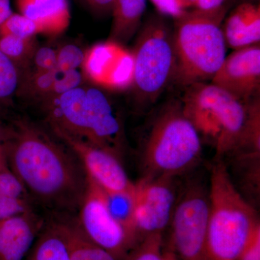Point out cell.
I'll list each match as a JSON object with an SVG mask.
<instances>
[{
  "instance_id": "cell-1",
  "label": "cell",
  "mask_w": 260,
  "mask_h": 260,
  "mask_svg": "<svg viewBox=\"0 0 260 260\" xmlns=\"http://www.w3.org/2000/svg\"><path fill=\"white\" fill-rule=\"evenodd\" d=\"M26 118L8 126V167L32 206L49 217L75 216L88 186L78 155L64 141Z\"/></svg>"
},
{
  "instance_id": "cell-2",
  "label": "cell",
  "mask_w": 260,
  "mask_h": 260,
  "mask_svg": "<svg viewBox=\"0 0 260 260\" xmlns=\"http://www.w3.org/2000/svg\"><path fill=\"white\" fill-rule=\"evenodd\" d=\"M46 122L57 137L115 153L125 141L124 124L99 87L83 85L42 104Z\"/></svg>"
},
{
  "instance_id": "cell-3",
  "label": "cell",
  "mask_w": 260,
  "mask_h": 260,
  "mask_svg": "<svg viewBox=\"0 0 260 260\" xmlns=\"http://www.w3.org/2000/svg\"><path fill=\"white\" fill-rule=\"evenodd\" d=\"M228 12L227 4L213 10H186L174 19L175 70L172 83L186 89L211 80L226 56L222 25Z\"/></svg>"
},
{
  "instance_id": "cell-4",
  "label": "cell",
  "mask_w": 260,
  "mask_h": 260,
  "mask_svg": "<svg viewBox=\"0 0 260 260\" xmlns=\"http://www.w3.org/2000/svg\"><path fill=\"white\" fill-rule=\"evenodd\" d=\"M208 196L204 260H238L260 223L256 210L234 186L221 159L212 167Z\"/></svg>"
},
{
  "instance_id": "cell-5",
  "label": "cell",
  "mask_w": 260,
  "mask_h": 260,
  "mask_svg": "<svg viewBox=\"0 0 260 260\" xmlns=\"http://www.w3.org/2000/svg\"><path fill=\"white\" fill-rule=\"evenodd\" d=\"M202 152L201 138L181 103H170L155 118L145 140L144 176L174 179L198 165Z\"/></svg>"
},
{
  "instance_id": "cell-6",
  "label": "cell",
  "mask_w": 260,
  "mask_h": 260,
  "mask_svg": "<svg viewBox=\"0 0 260 260\" xmlns=\"http://www.w3.org/2000/svg\"><path fill=\"white\" fill-rule=\"evenodd\" d=\"M181 104L201 139L213 145L217 159L234 151L246 122V104L211 83L186 88Z\"/></svg>"
},
{
  "instance_id": "cell-7",
  "label": "cell",
  "mask_w": 260,
  "mask_h": 260,
  "mask_svg": "<svg viewBox=\"0 0 260 260\" xmlns=\"http://www.w3.org/2000/svg\"><path fill=\"white\" fill-rule=\"evenodd\" d=\"M132 54L130 88L138 107H148L172 83L175 70L172 31L164 19H149L138 34Z\"/></svg>"
},
{
  "instance_id": "cell-8",
  "label": "cell",
  "mask_w": 260,
  "mask_h": 260,
  "mask_svg": "<svg viewBox=\"0 0 260 260\" xmlns=\"http://www.w3.org/2000/svg\"><path fill=\"white\" fill-rule=\"evenodd\" d=\"M209 213L208 191L193 183L177 201L171 220L168 249L178 260H204Z\"/></svg>"
},
{
  "instance_id": "cell-9",
  "label": "cell",
  "mask_w": 260,
  "mask_h": 260,
  "mask_svg": "<svg viewBox=\"0 0 260 260\" xmlns=\"http://www.w3.org/2000/svg\"><path fill=\"white\" fill-rule=\"evenodd\" d=\"M83 234L94 244L124 260L138 244L134 238L118 223L108 210L104 192L88 177V186L75 215Z\"/></svg>"
},
{
  "instance_id": "cell-10",
  "label": "cell",
  "mask_w": 260,
  "mask_h": 260,
  "mask_svg": "<svg viewBox=\"0 0 260 260\" xmlns=\"http://www.w3.org/2000/svg\"><path fill=\"white\" fill-rule=\"evenodd\" d=\"M172 178L143 176L135 183V228L139 242L162 234L170 225L177 204Z\"/></svg>"
},
{
  "instance_id": "cell-11",
  "label": "cell",
  "mask_w": 260,
  "mask_h": 260,
  "mask_svg": "<svg viewBox=\"0 0 260 260\" xmlns=\"http://www.w3.org/2000/svg\"><path fill=\"white\" fill-rule=\"evenodd\" d=\"M216 85L246 104L260 94V43L234 50L211 79Z\"/></svg>"
},
{
  "instance_id": "cell-12",
  "label": "cell",
  "mask_w": 260,
  "mask_h": 260,
  "mask_svg": "<svg viewBox=\"0 0 260 260\" xmlns=\"http://www.w3.org/2000/svg\"><path fill=\"white\" fill-rule=\"evenodd\" d=\"M133 69L132 53L110 41L94 45L85 51L81 68L85 79L99 88L112 89L130 87Z\"/></svg>"
},
{
  "instance_id": "cell-13",
  "label": "cell",
  "mask_w": 260,
  "mask_h": 260,
  "mask_svg": "<svg viewBox=\"0 0 260 260\" xmlns=\"http://www.w3.org/2000/svg\"><path fill=\"white\" fill-rule=\"evenodd\" d=\"M57 138L78 155L88 177L103 190L134 194L135 183L130 180L120 158L107 150L78 140L65 137Z\"/></svg>"
},
{
  "instance_id": "cell-14",
  "label": "cell",
  "mask_w": 260,
  "mask_h": 260,
  "mask_svg": "<svg viewBox=\"0 0 260 260\" xmlns=\"http://www.w3.org/2000/svg\"><path fill=\"white\" fill-rule=\"evenodd\" d=\"M47 220L32 210L0 220V260H25Z\"/></svg>"
},
{
  "instance_id": "cell-15",
  "label": "cell",
  "mask_w": 260,
  "mask_h": 260,
  "mask_svg": "<svg viewBox=\"0 0 260 260\" xmlns=\"http://www.w3.org/2000/svg\"><path fill=\"white\" fill-rule=\"evenodd\" d=\"M226 47L237 50L260 43V4L239 3L222 25Z\"/></svg>"
},
{
  "instance_id": "cell-16",
  "label": "cell",
  "mask_w": 260,
  "mask_h": 260,
  "mask_svg": "<svg viewBox=\"0 0 260 260\" xmlns=\"http://www.w3.org/2000/svg\"><path fill=\"white\" fill-rule=\"evenodd\" d=\"M16 7L20 14L36 23L43 35L57 37L70 26L68 0H16Z\"/></svg>"
},
{
  "instance_id": "cell-17",
  "label": "cell",
  "mask_w": 260,
  "mask_h": 260,
  "mask_svg": "<svg viewBox=\"0 0 260 260\" xmlns=\"http://www.w3.org/2000/svg\"><path fill=\"white\" fill-rule=\"evenodd\" d=\"M55 218L66 241L70 260H119L114 254L90 240L76 221L75 216Z\"/></svg>"
},
{
  "instance_id": "cell-18",
  "label": "cell",
  "mask_w": 260,
  "mask_h": 260,
  "mask_svg": "<svg viewBox=\"0 0 260 260\" xmlns=\"http://www.w3.org/2000/svg\"><path fill=\"white\" fill-rule=\"evenodd\" d=\"M146 7L147 0H115L109 41L122 46L129 42L140 28Z\"/></svg>"
},
{
  "instance_id": "cell-19",
  "label": "cell",
  "mask_w": 260,
  "mask_h": 260,
  "mask_svg": "<svg viewBox=\"0 0 260 260\" xmlns=\"http://www.w3.org/2000/svg\"><path fill=\"white\" fill-rule=\"evenodd\" d=\"M25 260H70L66 241L55 218H47Z\"/></svg>"
},
{
  "instance_id": "cell-20",
  "label": "cell",
  "mask_w": 260,
  "mask_h": 260,
  "mask_svg": "<svg viewBox=\"0 0 260 260\" xmlns=\"http://www.w3.org/2000/svg\"><path fill=\"white\" fill-rule=\"evenodd\" d=\"M246 119L239 143L232 153L241 160L259 161L260 96L246 103Z\"/></svg>"
},
{
  "instance_id": "cell-21",
  "label": "cell",
  "mask_w": 260,
  "mask_h": 260,
  "mask_svg": "<svg viewBox=\"0 0 260 260\" xmlns=\"http://www.w3.org/2000/svg\"><path fill=\"white\" fill-rule=\"evenodd\" d=\"M39 47L37 37L22 39L14 36H0V51L18 67L22 75L30 68Z\"/></svg>"
},
{
  "instance_id": "cell-22",
  "label": "cell",
  "mask_w": 260,
  "mask_h": 260,
  "mask_svg": "<svg viewBox=\"0 0 260 260\" xmlns=\"http://www.w3.org/2000/svg\"><path fill=\"white\" fill-rule=\"evenodd\" d=\"M102 191L109 213L138 244L139 241L135 228V193L107 192L103 189Z\"/></svg>"
},
{
  "instance_id": "cell-23",
  "label": "cell",
  "mask_w": 260,
  "mask_h": 260,
  "mask_svg": "<svg viewBox=\"0 0 260 260\" xmlns=\"http://www.w3.org/2000/svg\"><path fill=\"white\" fill-rule=\"evenodd\" d=\"M21 78L18 67L0 51V104H7L18 93Z\"/></svg>"
},
{
  "instance_id": "cell-24",
  "label": "cell",
  "mask_w": 260,
  "mask_h": 260,
  "mask_svg": "<svg viewBox=\"0 0 260 260\" xmlns=\"http://www.w3.org/2000/svg\"><path fill=\"white\" fill-rule=\"evenodd\" d=\"M162 234L145 237L124 260H165Z\"/></svg>"
},
{
  "instance_id": "cell-25",
  "label": "cell",
  "mask_w": 260,
  "mask_h": 260,
  "mask_svg": "<svg viewBox=\"0 0 260 260\" xmlns=\"http://www.w3.org/2000/svg\"><path fill=\"white\" fill-rule=\"evenodd\" d=\"M38 34H40V31L36 23L20 13H12L0 24V36L10 35L29 39L37 37Z\"/></svg>"
},
{
  "instance_id": "cell-26",
  "label": "cell",
  "mask_w": 260,
  "mask_h": 260,
  "mask_svg": "<svg viewBox=\"0 0 260 260\" xmlns=\"http://www.w3.org/2000/svg\"><path fill=\"white\" fill-rule=\"evenodd\" d=\"M85 51L78 46L67 44L56 49V69L61 72L80 70L83 66Z\"/></svg>"
},
{
  "instance_id": "cell-27",
  "label": "cell",
  "mask_w": 260,
  "mask_h": 260,
  "mask_svg": "<svg viewBox=\"0 0 260 260\" xmlns=\"http://www.w3.org/2000/svg\"><path fill=\"white\" fill-rule=\"evenodd\" d=\"M0 194L30 203L23 184L10 168L0 170Z\"/></svg>"
},
{
  "instance_id": "cell-28",
  "label": "cell",
  "mask_w": 260,
  "mask_h": 260,
  "mask_svg": "<svg viewBox=\"0 0 260 260\" xmlns=\"http://www.w3.org/2000/svg\"><path fill=\"white\" fill-rule=\"evenodd\" d=\"M85 79L83 72H80L79 70H70L66 72L60 71L51 90L50 96L46 102L65 92L81 86L84 85Z\"/></svg>"
},
{
  "instance_id": "cell-29",
  "label": "cell",
  "mask_w": 260,
  "mask_h": 260,
  "mask_svg": "<svg viewBox=\"0 0 260 260\" xmlns=\"http://www.w3.org/2000/svg\"><path fill=\"white\" fill-rule=\"evenodd\" d=\"M56 49L50 47H39L32 57L30 68L24 74L28 72L49 71L56 69Z\"/></svg>"
},
{
  "instance_id": "cell-30",
  "label": "cell",
  "mask_w": 260,
  "mask_h": 260,
  "mask_svg": "<svg viewBox=\"0 0 260 260\" xmlns=\"http://www.w3.org/2000/svg\"><path fill=\"white\" fill-rule=\"evenodd\" d=\"M32 210H37L26 200L15 199L0 194V220Z\"/></svg>"
},
{
  "instance_id": "cell-31",
  "label": "cell",
  "mask_w": 260,
  "mask_h": 260,
  "mask_svg": "<svg viewBox=\"0 0 260 260\" xmlns=\"http://www.w3.org/2000/svg\"><path fill=\"white\" fill-rule=\"evenodd\" d=\"M155 8L162 14L169 15L174 19L180 17L190 8L187 0H151Z\"/></svg>"
},
{
  "instance_id": "cell-32",
  "label": "cell",
  "mask_w": 260,
  "mask_h": 260,
  "mask_svg": "<svg viewBox=\"0 0 260 260\" xmlns=\"http://www.w3.org/2000/svg\"><path fill=\"white\" fill-rule=\"evenodd\" d=\"M238 260H260V226L252 234Z\"/></svg>"
},
{
  "instance_id": "cell-33",
  "label": "cell",
  "mask_w": 260,
  "mask_h": 260,
  "mask_svg": "<svg viewBox=\"0 0 260 260\" xmlns=\"http://www.w3.org/2000/svg\"><path fill=\"white\" fill-rule=\"evenodd\" d=\"M228 1L229 0H187L190 7L201 10L218 9L227 5Z\"/></svg>"
},
{
  "instance_id": "cell-34",
  "label": "cell",
  "mask_w": 260,
  "mask_h": 260,
  "mask_svg": "<svg viewBox=\"0 0 260 260\" xmlns=\"http://www.w3.org/2000/svg\"><path fill=\"white\" fill-rule=\"evenodd\" d=\"M8 126L0 124V170L8 167L7 160V144H8Z\"/></svg>"
},
{
  "instance_id": "cell-35",
  "label": "cell",
  "mask_w": 260,
  "mask_h": 260,
  "mask_svg": "<svg viewBox=\"0 0 260 260\" xmlns=\"http://www.w3.org/2000/svg\"><path fill=\"white\" fill-rule=\"evenodd\" d=\"M90 9L99 13L112 11L115 0H83Z\"/></svg>"
},
{
  "instance_id": "cell-36",
  "label": "cell",
  "mask_w": 260,
  "mask_h": 260,
  "mask_svg": "<svg viewBox=\"0 0 260 260\" xmlns=\"http://www.w3.org/2000/svg\"><path fill=\"white\" fill-rule=\"evenodd\" d=\"M13 13L10 0H0V24Z\"/></svg>"
},
{
  "instance_id": "cell-37",
  "label": "cell",
  "mask_w": 260,
  "mask_h": 260,
  "mask_svg": "<svg viewBox=\"0 0 260 260\" xmlns=\"http://www.w3.org/2000/svg\"><path fill=\"white\" fill-rule=\"evenodd\" d=\"M164 258H165V260H178L175 254L169 249H167V250L164 249Z\"/></svg>"
},
{
  "instance_id": "cell-38",
  "label": "cell",
  "mask_w": 260,
  "mask_h": 260,
  "mask_svg": "<svg viewBox=\"0 0 260 260\" xmlns=\"http://www.w3.org/2000/svg\"><path fill=\"white\" fill-rule=\"evenodd\" d=\"M253 3V4H257L259 3V0H240V3Z\"/></svg>"
}]
</instances>
